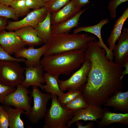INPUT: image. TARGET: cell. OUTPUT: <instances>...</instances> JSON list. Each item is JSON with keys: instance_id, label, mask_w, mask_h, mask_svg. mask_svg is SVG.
I'll use <instances>...</instances> for the list:
<instances>
[{"instance_id": "f35d334b", "label": "cell", "mask_w": 128, "mask_h": 128, "mask_svg": "<svg viewBox=\"0 0 128 128\" xmlns=\"http://www.w3.org/2000/svg\"><path fill=\"white\" fill-rule=\"evenodd\" d=\"M14 0H0V4L8 6V5L10 3Z\"/></svg>"}, {"instance_id": "83f0119b", "label": "cell", "mask_w": 128, "mask_h": 128, "mask_svg": "<svg viewBox=\"0 0 128 128\" xmlns=\"http://www.w3.org/2000/svg\"><path fill=\"white\" fill-rule=\"evenodd\" d=\"M82 93V89L74 91H69L67 93H63L60 96L58 97V100L60 104L63 106Z\"/></svg>"}, {"instance_id": "d4e9b609", "label": "cell", "mask_w": 128, "mask_h": 128, "mask_svg": "<svg viewBox=\"0 0 128 128\" xmlns=\"http://www.w3.org/2000/svg\"><path fill=\"white\" fill-rule=\"evenodd\" d=\"M88 105L85 100L82 93L77 96L69 103L62 106L66 109L74 111L86 107Z\"/></svg>"}, {"instance_id": "ffe728a7", "label": "cell", "mask_w": 128, "mask_h": 128, "mask_svg": "<svg viewBox=\"0 0 128 128\" xmlns=\"http://www.w3.org/2000/svg\"><path fill=\"white\" fill-rule=\"evenodd\" d=\"M89 8L82 10L74 17L63 22L57 24H51V30L52 34H60L69 33L74 27L80 24L79 21L81 15Z\"/></svg>"}, {"instance_id": "60d3db41", "label": "cell", "mask_w": 128, "mask_h": 128, "mask_svg": "<svg viewBox=\"0 0 128 128\" xmlns=\"http://www.w3.org/2000/svg\"></svg>"}, {"instance_id": "f546056e", "label": "cell", "mask_w": 128, "mask_h": 128, "mask_svg": "<svg viewBox=\"0 0 128 128\" xmlns=\"http://www.w3.org/2000/svg\"><path fill=\"white\" fill-rule=\"evenodd\" d=\"M128 0H111L109 2L108 9L110 12V19H114L117 16L116 9L118 6Z\"/></svg>"}, {"instance_id": "5bb4252c", "label": "cell", "mask_w": 128, "mask_h": 128, "mask_svg": "<svg viewBox=\"0 0 128 128\" xmlns=\"http://www.w3.org/2000/svg\"><path fill=\"white\" fill-rule=\"evenodd\" d=\"M109 22L110 20L108 18H104L102 19L98 24L94 25L78 27L74 30L73 33L76 34L84 31L96 35L99 39V41H98V45L100 47L104 49L105 50L106 58L110 60L113 61L114 59L113 53L110 51L109 49L104 44L101 37V29L103 26Z\"/></svg>"}, {"instance_id": "74e56055", "label": "cell", "mask_w": 128, "mask_h": 128, "mask_svg": "<svg viewBox=\"0 0 128 128\" xmlns=\"http://www.w3.org/2000/svg\"><path fill=\"white\" fill-rule=\"evenodd\" d=\"M122 66L125 68V69L123 70L122 72V75L120 79L122 80L124 76L125 75L128 74V61L125 63Z\"/></svg>"}, {"instance_id": "8d00e7d4", "label": "cell", "mask_w": 128, "mask_h": 128, "mask_svg": "<svg viewBox=\"0 0 128 128\" xmlns=\"http://www.w3.org/2000/svg\"><path fill=\"white\" fill-rule=\"evenodd\" d=\"M8 18L0 17V32L6 29L8 23Z\"/></svg>"}, {"instance_id": "8992f818", "label": "cell", "mask_w": 128, "mask_h": 128, "mask_svg": "<svg viewBox=\"0 0 128 128\" xmlns=\"http://www.w3.org/2000/svg\"><path fill=\"white\" fill-rule=\"evenodd\" d=\"M30 93L33 99V105L29 113L24 114L30 122L36 124L44 118L47 110V103L52 95L50 93L42 92L38 87L35 86H32Z\"/></svg>"}, {"instance_id": "44dd1931", "label": "cell", "mask_w": 128, "mask_h": 128, "mask_svg": "<svg viewBox=\"0 0 128 128\" xmlns=\"http://www.w3.org/2000/svg\"><path fill=\"white\" fill-rule=\"evenodd\" d=\"M128 18V8L124 11L122 15L116 21L112 30L107 41L110 51L113 52L116 45L115 42L120 37L123 25Z\"/></svg>"}, {"instance_id": "7c38bea8", "label": "cell", "mask_w": 128, "mask_h": 128, "mask_svg": "<svg viewBox=\"0 0 128 128\" xmlns=\"http://www.w3.org/2000/svg\"><path fill=\"white\" fill-rule=\"evenodd\" d=\"M47 48L46 44L37 48L34 47H25L18 51L15 54L16 58H22L26 59L24 62L26 67L35 66L40 64L41 58L43 55Z\"/></svg>"}, {"instance_id": "30bf717a", "label": "cell", "mask_w": 128, "mask_h": 128, "mask_svg": "<svg viewBox=\"0 0 128 128\" xmlns=\"http://www.w3.org/2000/svg\"><path fill=\"white\" fill-rule=\"evenodd\" d=\"M103 113V108L101 106L89 104L86 107L73 111V117L68 124L69 128L74 123L80 120L96 121L101 119Z\"/></svg>"}, {"instance_id": "e575fe53", "label": "cell", "mask_w": 128, "mask_h": 128, "mask_svg": "<svg viewBox=\"0 0 128 128\" xmlns=\"http://www.w3.org/2000/svg\"><path fill=\"white\" fill-rule=\"evenodd\" d=\"M75 123L78 128H93L94 126L93 121H91L85 125H83V123L79 120L77 121Z\"/></svg>"}, {"instance_id": "3957f363", "label": "cell", "mask_w": 128, "mask_h": 128, "mask_svg": "<svg viewBox=\"0 0 128 128\" xmlns=\"http://www.w3.org/2000/svg\"><path fill=\"white\" fill-rule=\"evenodd\" d=\"M96 41L95 37L84 34L69 33L52 34L46 44L47 48L43 56L55 55L73 50L85 51L89 43Z\"/></svg>"}, {"instance_id": "7a4b0ae2", "label": "cell", "mask_w": 128, "mask_h": 128, "mask_svg": "<svg viewBox=\"0 0 128 128\" xmlns=\"http://www.w3.org/2000/svg\"><path fill=\"white\" fill-rule=\"evenodd\" d=\"M84 60V51L73 50L44 56L40 64L44 71L51 74L68 75L78 69Z\"/></svg>"}, {"instance_id": "d6a6232c", "label": "cell", "mask_w": 128, "mask_h": 128, "mask_svg": "<svg viewBox=\"0 0 128 128\" xmlns=\"http://www.w3.org/2000/svg\"><path fill=\"white\" fill-rule=\"evenodd\" d=\"M0 60H12L18 62H24L25 60L19 58L14 57L9 55L0 45Z\"/></svg>"}, {"instance_id": "6da1fadb", "label": "cell", "mask_w": 128, "mask_h": 128, "mask_svg": "<svg viewBox=\"0 0 128 128\" xmlns=\"http://www.w3.org/2000/svg\"><path fill=\"white\" fill-rule=\"evenodd\" d=\"M84 54L91 67L82 94L87 103L101 106L123 89L120 79L123 67L107 59L105 50L99 46L98 41H91Z\"/></svg>"}, {"instance_id": "52a82bcc", "label": "cell", "mask_w": 128, "mask_h": 128, "mask_svg": "<svg viewBox=\"0 0 128 128\" xmlns=\"http://www.w3.org/2000/svg\"><path fill=\"white\" fill-rule=\"evenodd\" d=\"M91 67L90 62L85 59L80 68L65 80H58L60 89L63 92L68 90L74 91L82 89L86 83L88 74Z\"/></svg>"}, {"instance_id": "d590c367", "label": "cell", "mask_w": 128, "mask_h": 128, "mask_svg": "<svg viewBox=\"0 0 128 128\" xmlns=\"http://www.w3.org/2000/svg\"><path fill=\"white\" fill-rule=\"evenodd\" d=\"M77 7L81 8L89 4L90 2L89 0H72Z\"/></svg>"}, {"instance_id": "8fae6325", "label": "cell", "mask_w": 128, "mask_h": 128, "mask_svg": "<svg viewBox=\"0 0 128 128\" xmlns=\"http://www.w3.org/2000/svg\"><path fill=\"white\" fill-rule=\"evenodd\" d=\"M0 45L11 55L25 48L26 45L14 32H0Z\"/></svg>"}, {"instance_id": "836d02e7", "label": "cell", "mask_w": 128, "mask_h": 128, "mask_svg": "<svg viewBox=\"0 0 128 128\" xmlns=\"http://www.w3.org/2000/svg\"><path fill=\"white\" fill-rule=\"evenodd\" d=\"M25 4L29 9H39L45 5V3L41 0H25Z\"/></svg>"}, {"instance_id": "ba28073f", "label": "cell", "mask_w": 128, "mask_h": 128, "mask_svg": "<svg viewBox=\"0 0 128 128\" xmlns=\"http://www.w3.org/2000/svg\"><path fill=\"white\" fill-rule=\"evenodd\" d=\"M15 90L9 94L1 103L4 105L12 106L15 108H22L25 111L23 114L29 113L31 110V98L28 95L30 92L22 84L17 87Z\"/></svg>"}, {"instance_id": "4fadbf2b", "label": "cell", "mask_w": 128, "mask_h": 128, "mask_svg": "<svg viewBox=\"0 0 128 128\" xmlns=\"http://www.w3.org/2000/svg\"><path fill=\"white\" fill-rule=\"evenodd\" d=\"M25 71V79L21 84L28 88L31 86L38 87L44 90L43 85L45 82L44 78V69L40 64L34 66H30L23 68Z\"/></svg>"}, {"instance_id": "9a60e30c", "label": "cell", "mask_w": 128, "mask_h": 128, "mask_svg": "<svg viewBox=\"0 0 128 128\" xmlns=\"http://www.w3.org/2000/svg\"><path fill=\"white\" fill-rule=\"evenodd\" d=\"M113 51L114 62L122 65L128 61V29H123Z\"/></svg>"}, {"instance_id": "4316f807", "label": "cell", "mask_w": 128, "mask_h": 128, "mask_svg": "<svg viewBox=\"0 0 128 128\" xmlns=\"http://www.w3.org/2000/svg\"><path fill=\"white\" fill-rule=\"evenodd\" d=\"M71 0H50L45 3V6L51 14L59 10Z\"/></svg>"}, {"instance_id": "d6986e66", "label": "cell", "mask_w": 128, "mask_h": 128, "mask_svg": "<svg viewBox=\"0 0 128 128\" xmlns=\"http://www.w3.org/2000/svg\"><path fill=\"white\" fill-rule=\"evenodd\" d=\"M105 107H112L116 110L128 112V91H119L110 97L104 105Z\"/></svg>"}, {"instance_id": "1f68e13d", "label": "cell", "mask_w": 128, "mask_h": 128, "mask_svg": "<svg viewBox=\"0 0 128 128\" xmlns=\"http://www.w3.org/2000/svg\"><path fill=\"white\" fill-rule=\"evenodd\" d=\"M9 125V119L8 114L3 105L0 106V128H8Z\"/></svg>"}, {"instance_id": "7402d4cb", "label": "cell", "mask_w": 128, "mask_h": 128, "mask_svg": "<svg viewBox=\"0 0 128 128\" xmlns=\"http://www.w3.org/2000/svg\"><path fill=\"white\" fill-rule=\"evenodd\" d=\"M50 15L51 13L48 12L45 19L34 28L38 37L45 44L48 42L52 34Z\"/></svg>"}, {"instance_id": "f1b7e54d", "label": "cell", "mask_w": 128, "mask_h": 128, "mask_svg": "<svg viewBox=\"0 0 128 128\" xmlns=\"http://www.w3.org/2000/svg\"><path fill=\"white\" fill-rule=\"evenodd\" d=\"M0 17L12 18L17 21L18 18L13 9L10 7L0 4Z\"/></svg>"}, {"instance_id": "e0dca14e", "label": "cell", "mask_w": 128, "mask_h": 128, "mask_svg": "<svg viewBox=\"0 0 128 128\" xmlns=\"http://www.w3.org/2000/svg\"><path fill=\"white\" fill-rule=\"evenodd\" d=\"M98 127L101 128L113 123L128 125V113H117L110 112L108 109L103 108L101 120L96 121Z\"/></svg>"}, {"instance_id": "ab89813d", "label": "cell", "mask_w": 128, "mask_h": 128, "mask_svg": "<svg viewBox=\"0 0 128 128\" xmlns=\"http://www.w3.org/2000/svg\"><path fill=\"white\" fill-rule=\"evenodd\" d=\"M42 1L44 2L45 3H46L50 0H41Z\"/></svg>"}, {"instance_id": "5b68a950", "label": "cell", "mask_w": 128, "mask_h": 128, "mask_svg": "<svg viewBox=\"0 0 128 128\" xmlns=\"http://www.w3.org/2000/svg\"><path fill=\"white\" fill-rule=\"evenodd\" d=\"M24 71L18 62L0 60V81L6 85L15 87L21 84Z\"/></svg>"}, {"instance_id": "4dcf8cb0", "label": "cell", "mask_w": 128, "mask_h": 128, "mask_svg": "<svg viewBox=\"0 0 128 128\" xmlns=\"http://www.w3.org/2000/svg\"><path fill=\"white\" fill-rule=\"evenodd\" d=\"M15 89V87L6 85L0 81V103L8 95Z\"/></svg>"}, {"instance_id": "9c48e42d", "label": "cell", "mask_w": 128, "mask_h": 128, "mask_svg": "<svg viewBox=\"0 0 128 128\" xmlns=\"http://www.w3.org/2000/svg\"><path fill=\"white\" fill-rule=\"evenodd\" d=\"M48 12L45 6L33 10L22 19L16 21H8L6 29L9 31H13L24 26H30L34 28L39 22L45 19Z\"/></svg>"}, {"instance_id": "2e32d148", "label": "cell", "mask_w": 128, "mask_h": 128, "mask_svg": "<svg viewBox=\"0 0 128 128\" xmlns=\"http://www.w3.org/2000/svg\"><path fill=\"white\" fill-rule=\"evenodd\" d=\"M81 10V8L76 7L71 0L59 10L51 14V24L65 22L74 16Z\"/></svg>"}, {"instance_id": "cb8c5ba5", "label": "cell", "mask_w": 128, "mask_h": 128, "mask_svg": "<svg viewBox=\"0 0 128 128\" xmlns=\"http://www.w3.org/2000/svg\"><path fill=\"white\" fill-rule=\"evenodd\" d=\"M59 76L54 75L46 72L44 74L45 82L44 90L47 93L55 95L58 97L64 93L59 88L58 83Z\"/></svg>"}, {"instance_id": "ac0fdd59", "label": "cell", "mask_w": 128, "mask_h": 128, "mask_svg": "<svg viewBox=\"0 0 128 128\" xmlns=\"http://www.w3.org/2000/svg\"><path fill=\"white\" fill-rule=\"evenodd\" d=\"M15 32L23 42L29 46L34 47L44 43L31 26L22 27L16 30Z\"/></svg>"}, {"instance_id": "277c9868", "label": "cell", "mask_w": 128, "mask_h": 128, "mask_svg": "<svg viewBox=\"0 0 128 128\" xmlns=\"http://www.w3.org/2000/svg\"><path fill=\"white\" fill-rule=\"evenodd\" d=\"M51 104L44 117L43 128H68L73 111L64 108L59 102L57 96L51 94Z\"/></svg>"}, {"instance_id": "603a6c76", "label": "cell", "mask_w": 128, "mask_h": 128, "mask_svg": "<svg viewBox=\"0 0 128 128\" xmlns=\"http://www.w3.org/2000/svg\"><path fill=\"white\" fill-rule=\"evenodd\" d=\"M4 108L7 113L9 119L10 128H24V123L21 118V115L24 110L19 108H12L10 106L3 105Z\"/></svg>"}, {"instance_id": "484cf974", "label": "cell", "mask_w": 128, "mask_h": 128, "mask_svg": "<svg viewBox=\"0 0 128 128\" xmlns=\"http://www.w3.org/2000/svg\"><path fill=\"white\" fill-rule=\"evenodd\" d=\"M8 6H10L13 9L18 18L27 15L30 12V9L26 5L25 0H14Z\"/></svg>"}]
</instances>
